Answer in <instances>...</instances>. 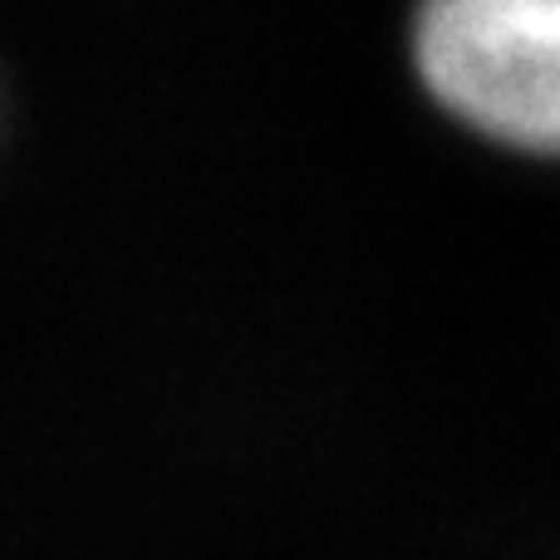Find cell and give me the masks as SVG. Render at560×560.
Returning <instances> with one entry per match:
<instances>
[{"label": "cell", "instance_id": "obj_1", "mask_svg": "<svg viewBox=\"0 0 560 560\" xmlns=\"http://www.w3.org/2000/svg\"><path fill=\"white\" fill-rule=\"evenodd\" d=\"M413 55L453 118L560 158V0H423Z\"/></svg>", "mask_w": 560, "mask_h": 560}]
</instances>
